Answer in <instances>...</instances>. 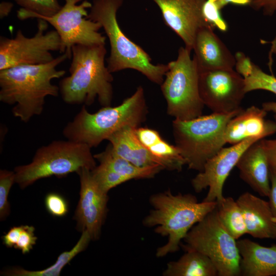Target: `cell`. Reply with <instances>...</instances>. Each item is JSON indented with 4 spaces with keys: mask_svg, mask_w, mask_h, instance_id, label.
Instances as JSON below:
<instances>
[{
    "mask_svg": "<svg viewBox=\"0 0 276 276\" xmlns=\"http://www.w3.org/2000/svg\"><path fill=\"white\" fill-rule=\"evenodd\" d=\"M270 190L268 196L269 204L274 217L276 218V170L269 169Z\"/></svg>",
    "mask_w": 276,
    "mask_h": 276,
    "instance_id": "d590c367",
    "label": "cell"
},
{
    "mask_svg": "<svg viewBox=\"0 0 276 276\" xmlns=\"http://www.w3.org/2000/svg\"><path fill=\"white\" fill-rule=\"evenodd\" d=\"M214 29L204 27L197 32L193 47L199 72L233 69L236 59L215 33Z\"/></svg>",
    "mask_w": 276,
    "mask_h": 276,
    "instance_id": "2e32d148",
    "label": "cell"
},
{
    "mask_svg": "<svg viewBox=\"0 0 276 276\" xmlns=\"http://www.w3.org/2000/svg\"><path fill=\"white\" fill-rule=\"evenodd\" d=\"M217 210L221 222L236 240L247 234L243 214L237 200L231 197H224L217 202Z\"/></svg>",
    "mask_w": 276,
    "mask_h": 276,
    "instance_id": "4316f807",
    "label": "cell"
},
{
    "mask_svg": "<svg viewBox=\"0 0 276 276\" xmlns=\"http://www.w3.org/2000/svg\"><path fill=\"white\" fill-rule=\"evenodd\" d=\"M34 232L35 228L33 226L24 225L19 239L14 248L21 250L23 254L29 253L36 244L37 240Z\"/></svg>",
    "mask_w": 276,
    "mask_h": 276,
    "instance_id": "1f68e13d",
    "label": "cell"
},
{
    "mask_svg": "<svg viewBox=\"0 0 276 276\" xmlns=\"http://www.w3.org/2000/svg\"><path fill=\"white\" fill-rule=\"evenodd\" d=\"M267 113L255 106L242 109L226 126V143L235 145L250 138L262 140L276 133V122L266 120Z\"/></svg>",
    "mask_w": 276,
    "mask_h": 276,
    "instance_id": "e0dca14e",
    "label": "cell"
},
{
    "mask_svg": "<svg viewBox=\"0 0 276 276\" xmlns=\"http://www.w3.org/2000/svg\"><path fill=\"white\" fill-rule=\"evenodd\" d=\"M250 0H217V4L220 9L229 4L236 5L245 6L248 5Z\"/></svg>",
    "mask_w": 276,
    "mask_h": 276,
    "instance_id": "8d00e7d4",
    "label": "cell"
},
{
    "mask_svg": "<svg viewBox=\"0 0 276 276\" xmlns=\"http://www.w3.org/2000/svg\"><path fill=\"white\" fill-rule=\"evenodd\" d=\"M13 4L11 2L3 1L0 4V18L7 16L11 12Z\"/></svg>",
    "mask_w": 276,
    "mask_h": 276,
    "instance_id": "74e56055",
    "label": "cell"
},
{
    "mask_svg": "<svg viewBox=\"0 0 276 276\" xmlns=\"http://www.w3.org/2000/svg\"><path fill=\"white\" fill-rule=\"evenodd\" d=\"M24 225L13 226L2 237L4 244L7 247H14L16 244Z\"/></svg>",
    "mask_w": 276,
    "mask_h": 276,
    "instance_id": "e575fe53",
    "label": "cell"
},
{
    "mask_svg": "<svg viewBox=\"0 0 276 276\" xmlns=\"http://www.w3.org/2000/svg\"><path fill=\"white\" fill-rule=\"evenodd\" d=\"M49 23L37 18L34 35L26 37L20 30L14 38L0 37V71L24 65H39L53 60L52 52H61L62 42L55 30L45 32Z\"/></svg>",
    "mask_w": 276,
    "mask_h": 276,
    "instance_id": "30bf717a",
    "label": "cell"
},
{
    "mask_svg": "<svg viewBox=\"0 0 276 276\" xmlns=\"http://www.w3.org/2000/svg\"><path fill=\"white\" fill-rule=\"evenodd\" d=\"M152 209L143 220L146 227L156 226L154 232L168 241L156 249L157 258L179 250L189 231L217 205V201L198 202L191 194L174 195L170 190L150 197Z\"/></svg>",
    "mask_w": 276,
    "mask_h": 276,
    "instance_id": "3957f363",
    "label": "cell"
},
{
    "mask_svg": "<svg viewBox=\"0 0 276 276\" xmlns=\"http://www.w3.org/2000/svg\"><path fill=\"white\" fill-rule=\"evenodd\" d=\"M124 0H93L87 17L99 22L107 36L110 55L107 67L111 73L125 69L137 71L151 82L160 85L168 70L167 64H153L149 55L131 41L121 29L117 12Z\"/></svg>",
    "mask_w": 276,
    "mask_h": 276,
    "instance_id": "277c9868",
    "label": "cell"
},
{
    "mask_svg": "<svg viewBox=\"0 0 276 276\" xmlns=\"http://www.w3.org/2000/svg\"><path fill=\"white\" fill-rule=\"evenodd\" d=\"M266 152L269 169L276 170V139L260 140Z\"/></svg>",
    "mask_w": 276,
    "mask_h": 276,
    "instance_id": "836d02e7",
    "label": "cell"
},
{
    "mask_svg": "<svg viewBox=\"0 0 276 276\" xmlns=\"http://www.w3.org/2000/svg\"><path fill=\"white\" fill-rule=\"evenodd\" d=\"M15 182L14 171L7 170L0 171V219L5 220L10 214V205L8 195L13 184Z\"/></svg>",
    "mask_w": 276,
    "mask_h": 276,
    "instance_id": "f1b7e54d",
    "label": "cell"
},
{
    "mask_svg": "<svg viewBox=\"0 0 276 276\" xmlns=\"http://www.w3.org/2000/svg\"><path fill=\"white\" fill-rule=\"evenodd\" d=\"M91 240L86 230L82 232L80 239L70 250L62 252L55 263L50 267L41 270H28L20 268H13L1 272L3 275L9 276H59L63 267L76 256L83 251Z\"/></svg>",
    "mask_w": 276,
    "mask_h": 276,
    "instance_id": "484cf974",
    "label": "cell"
},
{
    "mask_svg": "<svg viewBox=\"0 0 276 276\" xmlns=\"http://www.w3.org/2000/svg\"><path fill=\"white\" fill-rule=\"evenodd\" d=\"M137 137L164 169L180 171L186 165L180 150L165 141L159 132L147 127L136 128Z\"/></svg>",
    "mask_w": 276,
    "mask_h": 276,
    "instance_id": "7402d4cb",
    "label": "cell"
},
{
    "mask_svg": "<svg viewBox=\"0 0 276 276\" xmlns=\"http://www.w3.org/2000/svg\"><path fill=\"white\" fill-rule=\"evenodd\" d=\"M147 106L142 86L134 94L114 107L104 106L90 113L84 105L73 120L63 130L67 140L84 144L90 148L125 126L139 127L146 119Z\"/></svg>",
    "mask_w": 276,
    "mask_h": 276,
    "instance_id": "5b68a950",
    "label": "cell"
},
{
    "mask_svg": "<svg viewBox=\"0 0 276 276\" xmlns=\"http://www.w3.org/2000/svg\"><path fill=\"white\" fill-rule=\"evenodd\" d=\"M241 257L240 275H276V244L264 246L248 239L237 240Z\"/></svg>",
    "mask_w": 276,
    "mask_h": 276,
    "instance_id": "ffe728a7",
    "label": "cell"
},
{
    "mask_svg": "<svg viewBox=\"0 0 276 276\" xmlns=\"http://www.w3.org/2000/svg\"><path fill=\"white\" fill-rule=\"evenodd\" d=\"M199 91L204 105L221 113L241 109L246 94L243 77L234 69L199 72Z\"/></svg>",
    "mask_w": 276,
    "mask_h": 276,
    "instance_id": "7c38bea8",
    "label": "cell"
},
{
    "mask_svg": "<svg viewBox=\"0 0 276 276\" xmlns=\"http://www.w3.org/2000/svg\"><path fill=\"white\" fill-rule=\"evenodd\" d=\"M96 159L105 167L112 171L125 182L131 179L153 178L164 168L159 165L145 167H137L128 160L116 155L110 144L104 151L94 155Z\"/></svg>",
    "mask_w": 276,
    "mask_h": 276,
    "instance_id": "cb8c5ba5",
    "label": "cell"
},
{
    "mask_svg": "<svg viewBox=\"0 0 276 276\" xmlns=\"http://www.w3.org/2000/svg\"><path fill=\"white\" fill-rule=\"evenodd\" d=\"M20 7L17 11L19 19L33 18L35 16H50L61 8L58 0H14Z\"/></svg>",
    "mask_w": 276,
    "mask_h": 276,
    "instance_id": "83f0119b",
    "label": "cell"
},
{
    "mask_svg": "<svg viewBox=\"0 0 276 276\" xmlns=\"http://www.w3.org/2000/svg\"><path fill=\"white\" fill-rule=\"evenodd\" d=\"M243 214L247 233L259 239H276V218L268 201L249 192L236 200Z\"/></svg>",
    "mask_w": 276,
    "mask_h": 276,
    "instance_id": "ac0fdd59",
    "label": "cell"
},
{
    "mask_svg": "<svg viewBox=\"0 0 276 276\" xmlns=\"http://www.w3.org/2000/svg\"><path fill=\"white\" fill-rule=\"evenodd\" d=\"M136 128L132 126L124 127L107 139L113 152L137 167L160 165L140 141Z\"/></svg>",
    "mask_w": 276,
    "mask_h": 276,
    "instance_id": "44dd1931",
    "label": "cell"
},
{
    "mask_svg": "<svg viewBox=\"0 0 276 276\" xmlns=\"http://www.w3.org/2000/svg\"><path fill=\"white\" fill-rule=\"evenodd\" d=\"M242 109L228 113L213 112L194 119L173 121L175 145L190 169L201 172L206 162L226 143L224 131L228 122Z\"/></svg>",
    "mask_w": 276,
    "mask_h": 276,
    "instance_id": "8992f818",
    "label": "cell"
},
{
    "mask_svg": "<svg viewBox=\"0 0 276 276\" xmlns=\"http://www.w3.org/2000/svg\"><path fill=\"white\" fill-rule=\"evenodd\" d=\"M184 250L191 249L208 257L219 276L240 275L241 257L236 240L221 222L217 207L193 226L183 239Z\"/></svg>",
    "mask_w": 276,
    "mask_h": 276,
    "instance_id": "9c48e42d",
    "label": "cell"
},
{
    "mask_svg": "<svg viewBox=\"0 0 276 276\" xmlns=\"http://www.w3.org/2000/svg\"><path fill=\"white\" fill-rule=\"evenodd\" d=\"M64 1L63 6L53 15L33 17L43 19L54 27L61 40V53H65L70 59L74 45L105 44L106 37L99 32L101 25L87 17L91 3L87 0Z\"/></svg>",
    "mask_w": 276,
    "mask_h": 276,
    "instance_id": "8fae6325",
    "label": "cell"
},
{
    "mask_svg": "<svg viewBox=\"0 0 276 276\" xmlns=\"http://www.w3.org/2000/svg\"><path fill=\"white\" fill-rule=\"evenodd\" d=\"M235 57L236 70L244 79L246 93L261 89L276 95V77L274 76L266 73L242 52L236 53ZM262 108L267 112H273L276 122V102H265L262 104Z\"/></svg>",
    "mask_w": 276,
    "mask_h": 276,
    "instance_id": "603a6c76",
    "label": "cell"
},
{
    "mask_svg": "<svg viewBox=\"0 0 276 276\" xmlns=\"http://www.w3.org/2000/svg\"><path fill=\"white\" fill-rule=\"evenodd\" d=\"M248 6L255 11L271 16L276 13V0H250Z\"/></svg>",
    "mask_w": 276,
    "mask_h": 276,
    "instance_id": "d6a6232c",
    "label": "cell"
},
{
    "mask_svg": "<svg viewBox=\"0 0 276 276\" xmlns=\"http://www.w3.org/2000/svg\"><path fill=\"white\" fill-rule=\"evenodd\" d=\"M272 44L271 53L276 54V42L273 41Z\"/></svg>",
    "mask_w": 276,
    "mask_h": 276,
    "instance_id": "f35d334b",
    "label": "cell"
},
{
    "mask_svg": "<svg viewBox=\"0 0 276 276\" xmlns=\"http://www.w3.org/2000/svg\"><path fill=\"white\" fill-rule=\"evenodd\" d=\"M260 140L250 138L223 147L216 154L209 159L203 169L192 179L191 185L196 193L209 188L208 193L203 201L220 202L224 197L223 188L227 177L243 152L252 144Z\"/></svg>",
    "mask_w": 276,
    "mask_h": 276,
    "instance_id": "4fadbf2b",
    "label": "cell"
},
{
    "mask_svg": "<svg viewBox=\"0 0 276 276\" xmlns=\"http://www.w3.org/2000/svg\"><path fill=\"white\" fill-rule=\"evenodd\" d=\"M47 211L53 216L62 217L68 211V203L64 198L56 193L47 194L44 200Z\"/></svg>",
    "mask_w": 276,
    "mask_h": 276,
    "instance_id": "4dcf8cb0",
    "label": "cell"
},
{
    "mask_svg": "<svg viewBox=\"0 0 276 276\" xmlns=\"http://www.w3.org/2000/svg\"><path fill=\"white\" fill-rule=\"evenodd\" d=\"M177 260L170 261L163 272L165 276H217V270L211 260L194 250H185Z\"/></svg>",
    "mask_w": 276,
    "mask_h": 276,
    "instance_id": "d4e9b609",
    "label": "cell"
},
{
    "mask_svg": "<svg viewBox=\"0 0 276 276\" xmlns=\"http://www.w3.org/2000/svg\"><path fill=\"white\" fill-rule=\"evenodd\" d=\"M77 173L80 182V198L74 216L77 228L81 232L86 230L91 240H96L100 236L108 211V193L100 187L90 169L83 168Z\"/></svg>",
    "mask_w": 276,
    "mask_h": 276,
    "instance_id": "5bb4252c",
    "label": "cell"
},
{
    "mask_svg": "<svg viewBox=\"0 0 276 276\" xmlns=\"http://www.w3.org/2000/svg\"><path fill=\"white\" fill-rule=\"evenodd\" d=\"M87 145L72 141H54L39 148L32 162L14 168L15 183L21 189L41 178L62 177L86 168L92 170L96 159Z\"/></svg>",
    "mask_w": 276,
    "mask_h": 276,
    "instance_id": "52a82bcc",
    "label": "cell"
},
{
    "mask_svg": "<svg viewBox=\"0 0 276 276\" xmlns=\"http://www.w3.org/2000/svg\"><path fill=\"white\" fill-rule=\"evenodd\" d=\"M191 52L185 47L179 49L177 58L167 64L160 85L167 113L182 121L201 116L204 106L199 91V71Z\"/></svg>",
    "mask_w": 276,
    "mask_h": 276,
    "instance_id": "ba28073f",
    "label": "cell"
},
{
    "mask_svg": "<svg viewBox=\"0 0 276 276\" xmlns=\"http://www.w3.org/2000/svg\"><path fill=\"white\" fill-rule=\"evenodd\" d=\"M68 59L67 54L55 58L43 64L24 65L0 71V101L15 104L12 112L15 117L25 123L43 111L47 96L57 97L59 86L52 83L63 77L64 70L57 67Z\"/></svg>",
    "mask_w": 276,
    "mask_h": 276,
    "instance_id": "6da1fadb",
    "label": "cell"
},
{
    "mask_svg": "<svg viewBox=\"0 0 276 276\" xmlns=\"http://www.w3.org/2000/svg\"><path fill=\"white\" fill-rule=\"evenodd\" d=\"M221 10L217 0H206L204 3L202 13L206 21L214 29L217 28L222 32L227 29V25L221 16Z\"/></svg>",
    "mask_w": 276,
    "mask_h": 276,
    "instance_id": "f546056e",
    "label": "cell"
},
{
    "mask_svg": "<svg viewBox=\"0 0 276 276\" xmlns=\"http://www.w3.org/2000/svg\"><path fill=\"white\" fill-rule=\"evenodd\" d=\"M151 1L159 8L165 24L191 51L198 30L204 27H212L203 15L202 8L206 0Z\"/></svg>",
    "mask_w": 276,
    "mask_h": 276,
    "instance_id": "9a60e30c",
    "label": "cell"
},
{
    "mask_svg": "<svg viewBox=\"0 0 276 276\" xmlns=\"http://www.w3.org/2000/svg\"><path fill=\"white\" fill-rule=\"evenodd\" d=\"M105 44H76L72 49L70 75L59 83V93L70 104L110 106L113 97L112 73L105 63Z\"/></svg>",
    "mask_w": 276,
    "mask_h": 276,
    "instance_id": "7a4b0ae2",
    "label": "cell"
},
{
    "mask_svg": "<svg viewBox=\"0 0 276 276\" xmlns=\"http://www.w3.org/2000/svg\"><path fill=\"white\" fill-rule=\"evenodd\" d=\"M260 140L243 152L236 167L243 181L260 196L268 197L270 190L269 165Z\"/></svg>",
    "mask_w": 276,
    "mask_h": 276,
    "instance_id": "d6986e66",
    "label": "cell"
}]
</instances>
